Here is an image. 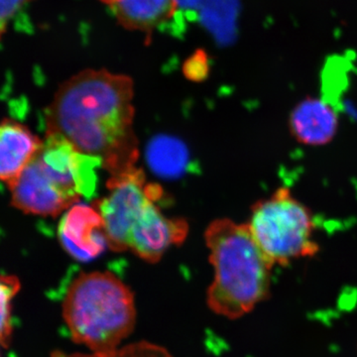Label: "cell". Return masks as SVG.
<instances>
[{
  "label": "cell",
  "instance_id": "6da1fadb",
  "mask_svg": "<svg viewBox=\"0 0 357 357\" xmlns=\"http://www.w3.org/2000/svg\"><path fill=\"white\" fill-rule=\"evenodd\" d=\"M133 79L107 70H84L64 82L45 112L46 135L98 160L110 177L135 170Z\"/></svg>",
  "mask_w": 357,
  "mask_h": 357
},
{
  "label": "cell",
  "instance_id": "7a4b0ae2",
  "mask_svg": "<svg viewBox=\"0 0 357 357\" xmlns=\"http://www.w3.org/2000/svg\"><path fill=\"white\" fill-rule=\"evenodd\" d=\"M215 276L206 293L211 311L241 318L266 300L275 263L256 241L248 223L213 220L204 231Z\"/></svg>",
  "mask_w": 357,
  "mask_h": 357
},
{
  "label": "cell",
  "instance_id": "3957f363",
  "mask_svg": "<svg viewBox=\"0 0 357 357\" xmlns=\"http://www.w3.org/2000/svg\"><path fill=\"white\" fill-rule=\"evenodd\" d=\"M63 318L75 344L89 354H112L135 328L134 294L112 272H83L66 292Z\"/></svg>",
  "mask_w": 357,
  "mask_h": 357
},
{
  "label": "cell",
  "instance_id": "277c9868",
  "mask_svg": "<svg viewBox=\"0 0 357 357\" xmlns=\"http://www.w3.org/2000/svg\"><path fill=\"white\" fill-rule=\"evenodd\" d=\"M91 159L63 138L46 135L36 156L7 185L11 204L26 215L58 217L79 203L95 183L88 172Z\"/></svg>",
  "mask_w": 357,
  "mask_h": 357
},
{
  "label": "cell",
  "instance_id": "5b68a950",
  "mask_svg": "<svg viewBox=\"0 0 357 357\" xmlns=\"http://www.w3.org/2000/svg\"><path fill=\"white\" fill-rule=\"evenodd\" d=\"M248 225L275 264L286 266L294 259L319 252L312 211L288 188H279L269 198L256 202Z\"/></svg>",
  "mask_w": 357,
  "mask_h": 357
},
{
  "label": "cell",
  "instance_id": "8992f818",
  "mask_svg": "<svg viewBox=\"0 0 357 357\" xmlns=\"http://www.w3.org/2000/svg\"><path fill=\"white\" fill-rule=\"evenodd\" d=\"M109 195L96 199L93 206L103 220L107 246L114 252L128 250L129 236L141 213L162 195L161 187L147 184L142 169L110 177Z\"/></svg>",
  "mask_w": 357,
  "mask_h": 357
},
{
  "label": "cell",
  "instance_id": "52a82bcc",
  "mask_svg": "<svg viewBox=\"0 0 357 357\" xmlns=\"http://www.w3.org/2000/svg\"><path fill=\"white\" fill-rule=\"evenodd\" d=\"M155 202L142 211L128 241V250L149 263L158 262L171 246L181 245L189 232L185 220L165 217Z\"/></svg>",
  "mask_w": 357,
  "mask_h": 357
},
{
  "label": "cell",
  "instance_id": "ba28073f",
  "mask_svg": "<svg viewBox=\"0 0 357 357\" xmlns=\"http://www.w3.org/2000/svg\"><path fill=\"white\" fill-rule=\"evenodd\" d=\"M59 237L65 250L82 262L95 259L107 246L102 215L93 206L76 204L69 208L59 227Z\"/></svg>",
  "mask_w": 357,
  "mask_h": 357
},
{
  "label": "cell",
  "instance_id": "9c48e42d",
  "mask_svg": "<svg viewBox=\"0 0 357 357\" xmlns=\"http://www.w3.org/2000/svg\"><path fill=\"white\" fill-rule=\"evenodd\" d=\"M289 129L298 142L321 146L333 139L338 129V116L330 103L307 96L294 107L289 117Z\"/></svg>",
  "mask_w": 357,
  "mask_h": 357
},
{
  "label": "cell",
  "instance_id": "30bf717a",
  "mask_svg": "<svg viewBox=\"0 0 357 357\" xmlns=\"http://www.w3.org/2000/svg\"><path fill=\"white\" fill-rule=\"evenodd\" d=\"M44 140L24 124L4 119L0 126V177L7 185L22 173L36 156Z\"/></svg>",
  "mask_w": 357,
  "mask_h": 357
},
{
  "label": "cell",
  "instance_id": "8fae6325",
  "mask_svg": "<svg viewBox=\"0 0 357 357\" xmlns=\"http://www.w3.org/2000/svg\"><path fill=\"white\" fill-rule=\"evenodd\" d=\"M110 8L119 25L143 33L150 44L154 30L175 15L178 0H121Z\"/></svg>",
  "mask_w": 357,
  "mask_h": 357
},
{
  "label": "cell",
  "instance_id": "7c38bea8",
  "mask_svg": "<svg viewBox=\"0 0 357 357\" xmlns=\"http://www.w3.org/2000/svg\"><path fill=\"white\" fill-rule=\"evenodd\" d=\"M150 167L160 176L174 177L183 172L188 161L185 145L175 138L159 136L147 148Z\"/></svg>",
  "mask_w": 357,
  "mask_h": 357
},
{
  "label": "cell",
  "instance_id": "4fadbf2b",
  "mask_svg": "<svg viewBox=\"0 0 357 357\" xmlns=\"http://www.w3.org/2000/svg\"><path fill=\"white\" fill-rule=\"evenodd\" d=\"M20 279L13 275L1 277L0 292H1V344L8 347L13 335V302L20 292Z\"/></svg>",
  "mask_w": 357,
  "mask_h": 357
},
{
  "label": "cell",
  "instance_id": "5bb4252c",
  "mask_svg": "<svg viewBox=\"0 0 357 357\" xmlns=\"http://www.w3.org/2000/svg\"><path fill=\"white\" fill-rule=\"evenodd\" d=\"M52 357H173L164 347L151 342H140L136 344L126 345L116 351L109 354H65L62 351L54 352Z\"/></svg>",
  "mask_w": 357,
  "mask_h": 357
},
{
  "label": "cell",
  "instance_id": "9a60e30c",
  "mask_svg": "<svg viewBox=\"0 0 357 357\" xmlns=\"http://www.w3.org/2000/svg\"><path fill=\"white\" fill-rule=\"evenodd\" d=\"M183 74L189 81L203 82L210 74V62L206 51L198 49L185 61L182 67Z\"/></svg>",
  "mask_w": 357,
  "mask_h": 357
},
{
  "label": "cell",
  "instance_id": "2e32d148",
  "mask_svg": "<svg viewBox=\"0 0 357 357\" xmlns=\"http://www.w3.org/2000/svg\"><path fill=\"white\" fill-rule=\"evenodd\" d=\"M31 1L33 0H1V4H0V8H1V13H0L1 29H0V32H1V35H3L6 31L7 23L13 20V16L23 6Z\"/></svg>",
  "mask_w": 357,
  "mask_h": 357
},
{
  "label": "cell",
  "instance_id": "e0dca14e",
  "mask_svg": "<svg viewBox=\"0 0 357 357\" xmlns=\"http://www.w3.org/2000/svg\"><path fill=\"white\" fill-rule=\"evenodd\" d=\"M98 1L102 2V3L105 4V6L112 7L119 3V2H121V0H98Z\"/></svg>",
  "mask_w": 357,
  "mask_h": 357
}]
</instances>
